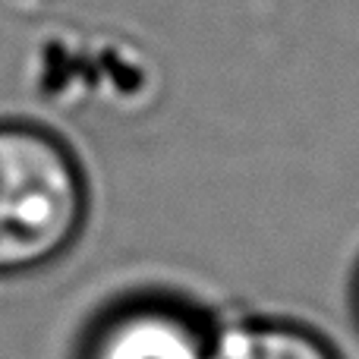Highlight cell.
<instances>
[{"label": "cell", "instance_id": "6da1fadb", "mask_svg": "<svg viewBox=\"0 0 359 359\" xmlns=\"http://www.w3.org/2000/svg\"><path fill=\"white\" fill-rule=\"evenodd\" d=\"M86 221V180L50 133L0 123V274L60 259Z\"/></svg>", "mask_w": 359, "mask_h": 359}, {"label": "cell", "instance_id": "7a4b0ae2", "mask_svg": "<svg viewBox=\"0 0 359 359\" xmlns=\"http://www.w3.org/2000/svg\"><path fill=\"white\" fill-rule=\"evenodd\" d=\"M202 331L168 306H133L98 328L88 359H205Z\"/></svg>", "mask_w": 359, "mask_h": 359}, {"label": "cell", "instance_id": "3957f363", "mask_svg": "<svg viewBox=\"0 0 359 359\" xmlns=\"http://www.w3.org/2000/svg\"><path fill=\"white\" fill-rule=\"evenodd\" d=\"M205 359H337L318 334L297 325L249 322L227 328L208 344Z\"/></svg>", "mask_w": 359, "mask_h": 359}]
</instances>
